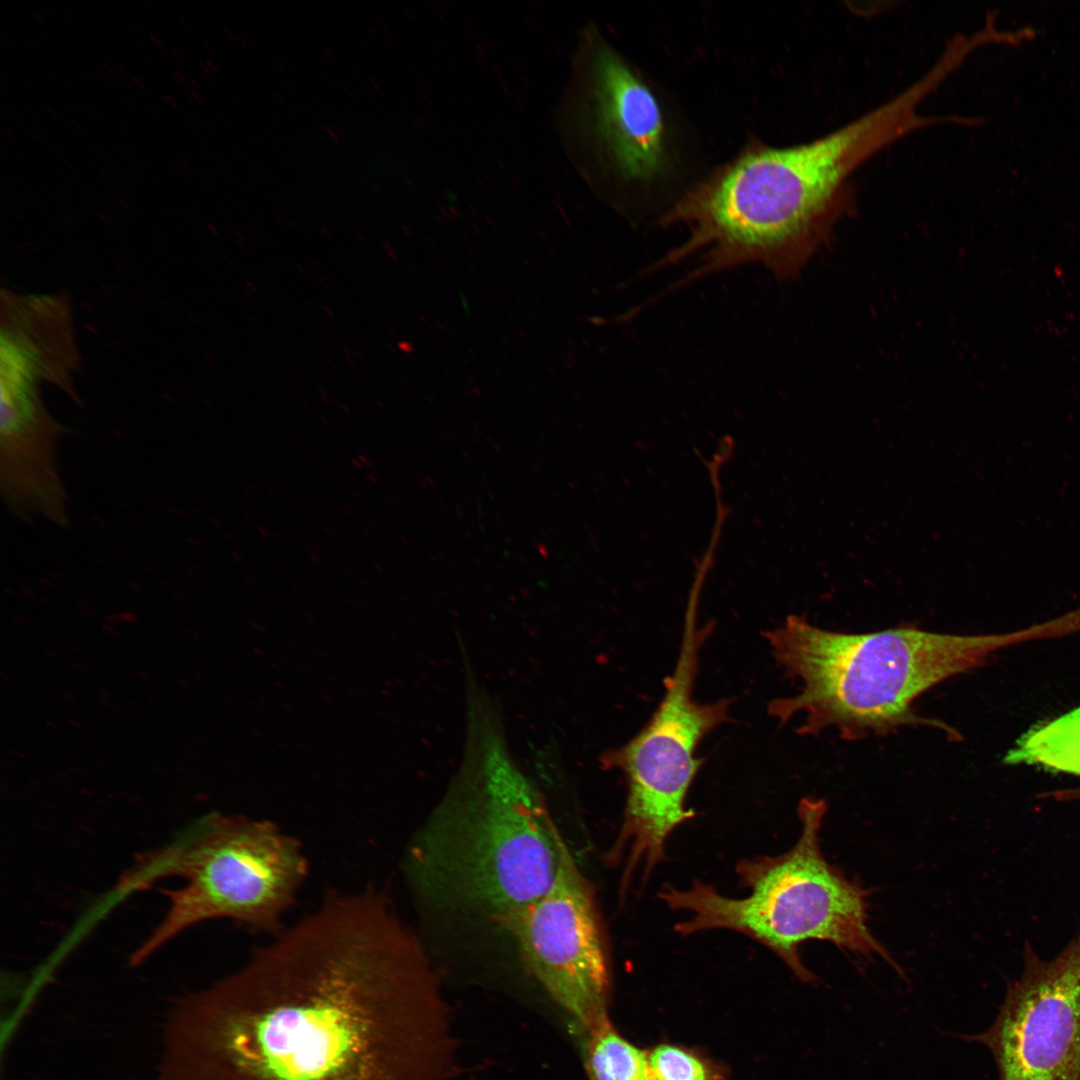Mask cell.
Wrapping results in <instances>:
<instances>
[{"instance_id": "6da1fadb", "label": "cell", "mask_w": 1080, "mask_h": 1080, "mask_svg": "<svg viewBox=\"0 0 1080 1080\" xmlns=\"http://www.w3.org/2000/svg\"><path fill=\"white\" fill-rule=\"evenodd\" d=\"M455 1039L422 939L382 890L329 892L180 1000L165 1080H449Z\"/></svg>"}, {"instance_id": "7a4b0ae2", "label": "cell", "mask_w": 1080, "mask_h": 1080, "mask_svg": "<svg viewBox=\"0 0 1080 1080\" xmlns=\"http://www.w3.org/2000/svg\"><path fill=\"white\" fill-rule=\"evenodd\" d=\"M921 126L914 101L899 94L809 142L778 147L749 138L663 218L688 230L667 261H693L689 282L749 263L793 275L851 209L853 172Z\"/></svg>"}, {"instance_id": "3957f363", "label": "cell", "mask_w": 1080, "mask_h": 1080, "mask_svg": "<svg viewBox=\"0 0 1080 1080\" xmlns=\"http://www.w3.org/2000/svg\"><path fill=\"white\" fill-rule=\"evenodd\" d=\"M763 635L786 676L802 683L794 696L771 700L768 714L781 724L801 714L798 734L818 735L832 728L853 741L885 736L904 726H925L958 741V730L920 715L913 708L915 700L982 665L995 651L1046 638L1047 631L1038 624L1001 634L959 635L912 626L843 633L790 615Z\"/></svg>"}, {"instance_id": "277c9868", "label": "cell", "mask_w": 1080, "mask_h": 1080, "mask_svg": "<svg viewBox=\"0 0 1080 1080\" xmlns=\"http://www.w3.org/2000/svg\"><path fill=\"white\" fill-rule=\"evenodd\" d=\"M563 841L534 787L495 751L416 833L407 873L426 906L506 932L552 886Z\"/></svg>"}, {"instance_id": "5b68a950", "label": "cell", "mask_w": 1080, "mask_h": 1080, "mask_svg": "<svg viewBox=\"0 0 1080 1080\" xmlns=\"http://www.w3.org/2000/svg\"><path fill=\"white\" fill-rule=\"evenodd\" d=\"M575 64L568 112L585 177L622 206L662 207L663 218L709 172L694 127L664 85L594 27Z\"/></svg>"}, {"instance_id": "8992f818", "label": "cell", "mask_w": 1080, "mask_h": 1080, "mask_svg": "<svg viewBox=\"0 0 1080 1080\" xmlns=\"http://www.w3.org/2000/svg\"><path fill=\"white\" fill-rule=\"evenodd\" d=\"M826 811L822 799H801L797 812L802 828L796 844L779 856L737 863L740 885L750 891L744 898L725 897L699 880L687 890L663 888L659 898L670 909L691 913L674 930L682 936L712 929L742 933L775 953L805 984L818 981L799 954V946L807 940L828 941L868 958L878 955L903 977L867 925L872 890L848 879L822 854L819 832Z\"/></svg>"}, {"instance_id": "52a82bcc", "label": "cell", "mask_w": 1080, "mask_h": 1080, "mask_svg": "<svg viewBox=\"0 0 1080 1080\" xmlns=\"http://www.w3.org/2000/svg\"><path fill=\"white\" fill-rule=\"evenodd\" d=\"M307 872L299 841L272 822L202 816L171 842L138 856L115 886L125 896L166 878L184 881L162 891L168 909L130 963H143L187 929L214 919L276 934Z\"/></svg>"}, {"instance_id": "ba28073f", "label": "cell", "mask_w": 1080, "mask_h": 1080, "mask_svg": "<svg viewBox=\"0 0 1080 1080\" xmlns=\"http://www.w3.org/2000/svg\"><path fill=\"white\" fill-rule=\"evenodd\" d=\"M713 626L698 625L693 599L674 670L664 681L665 691L655 712L634 737L602 758L607 768L621 771L627 784L623 823L607 855L616 863L627 855L622 892L640 864L647 877L665 860L668 836L695 816L685 803L703 763L697 748L729 719L730 699L701 703L693 698L699 653Z\"/></svg>"}, {"instance_id": "9c48e42d", "label": "cell", "mask_w": 1080, "mask_h": 1080, "mask_svg": "<svg viewBox=\"0 0 1080 1080\" xmlns=\"http://www.w3.org/2000/svg\"><path fill=\"white\" fill-rule=\"evenodd\" d=\"M522 965L579 1032L608 1017L611 974L592 888L566 843L550 889L508 926Z\"/></svg>"}, {"instance_id": "30bf717a", "label": "cell", "mask_w": 1080, "mask_h": 1080, "mask_svg": "<svg viewBox=\"0 0 1080 1080\" xmlns=\"http://www.w3.org/2000/svg\"><path fill=\"white\" fill-rule=\"evenodd\" d=\"M994 1022L954 1035L992 1054L999 1080H1080V930L1056 957L1027 946Z\"/></svg>"}, {"instance_id": "8fae6325", "label": "cell", "mask_w": 1080, "mask_h": 1080, "mask_svg": "<svg viewBox=\"0 0 1080 1080\" xmlns=\"http://www.w3.org/2000/svg\"><path fill=\"white\" fill-rule=\"evenodd\" d=\"M0 490L8 510L27 522L70 524L69 496L58 448L65 427L41 392L0 387Z\"/></svg>"}, {"instance_id": "7c38bea8", "label": "cell", "mask_w": 1080, "mask_h": 1080, "mask_svg": "<svg viewBox=\"0 0 1080 1080\" xmlns=\"http://www.w3.org/2000/svg\"><path fill=\"white\" fill-rule=\"evenodd\" d=\"M73 306L64 292L0 293V381L58 388L81 404L75 376L81 367Z\"/></svg>"}, {"instance_id": "4fadbf2b", "label": "cell", "mask_w": 1080, "mask_h": 1080, "mask_svg": "<svg viewBox=\"0 0 1080 1080\" xmlns=\"http://www.w3.org/2000/svg\"><path fill=\"white\" fill-rule=\"evenodd\" d=\"M1004 762L1080 777V706L1027 730L1006 753Z\"/></svg>"}, {"instance_id": "5bb4252c", "label": "cell", "mask_w": 1080, "mask_h": 1080, "mask_svg": "<svg viewBox=\"0 0 1080 1080\" xmlns=\"http://www.w3.org/2000/svg\"><path fill=\"white\" fill-rule=\"evenodd\" d=\"M583 1034L589 1080H650L648 1050L622 1036L609 1017Z\"/></svg>"}, {"instance_id": "9a60e30c", "label": "cell", "mask_w": 1080, "mask_h": 1080, "mask_svg": "<svg viewBox=\"0 0 1080 1080\" xmlns=\"http://www.w3.org/2000/svg\"><path fill=\"white\" fill-rule=\"evenodd\" d=\"M650 1080H727L726 1069L704 1053L660 1043L648 1050Z\"/></svg>"}]
</instances>
